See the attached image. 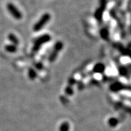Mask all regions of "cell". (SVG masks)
<instances>
[{"mask_svg":"<svg viewBox=\"0 0 131 131\" xmlns=\"http://www.w3.org/2000/svg\"><path fill=\"white\" fill-rule=\"evenodd\" d=\"M51 40V37L49 34H45L40 36L35 41L34 46L32 47V51L34 52H37L42 47V46L45 45L46 42L50 41Z\"/></svg>","mask_w":131,"mask_h":131,"instance_id":"6da1fadb","label":"cell"},{"mask_svg":"<svg viewBox=\"0 0 131 131\" xmlns=\"http://www.w3.org/2000/svg\"><path fill=\"white\" fill-rule=\"evenodd\" d=\"M51 16L49 13H45L41 16L38 21L35 24L33 27V30L35 32H39L46 25L47 23L50 20Z\"/></svg>","mask_w":131,"mask_h":131,"instance_id":"7a4b0ae2","label":"cell"},{"mask_svg":"<svg viewBox=\"0 0 131 131\" xmlns=\"http://www.w3.org/2000/svg\"><path fill=\"white\" fill-rule=\"evenodd\" d=\"M63 47V44L61 41H57L54 45L53 50L49 56V61L50 62H53L56 60L59 53L61 51Z\"/></svg>","mask_w":131,"mask_h":131,"instance_id":"3957f363","label":"cell"},{"mask_svg":"<svg viewBox=\"0 0 131 131\" xmlns=\"http://www.w3.org/2000/svg\"><path fill=\"white\" fill-rule=\"evenodd\" d=\"M7 9L11 15L16 19L19 20L23 18L22 13L21 12L20 10H19V9L13 3H8L7 4Z\"/></svg>","mask_w":131,"mask_h":131,"instance_id":"277c9868","label":"cell"},{"mask_svg":"<svg viewBox=\"0 0 131 131\" xmlns=\"http://www.w3.org/2000/svg\"><path fill=\"white\" fill-rule=\"evenodd\" d=\"M106 4H107V1L106 0H100V6L96 9L95 12V17L96 20L101 21L103 18V15L105 10Z\"/></svg>","mask_w":131,"mask_h":131,"instance_id":"5b68a950","label":"cell"},{"mask_svg":"<svg viewBox=\"0 0 131 131\" xmlns=\"http://www.w3.org/2000/svg\"><path fill=\"white\" fill-rule=\"evenodd\" d=\"M104 70H105V66L101 63L96 64L94 67V69H93L94 72L98 73H103Z\"/></svg>","mask_w":131,"mask_h":131,"instance_id":"8992f818","label":"cell"},{"mask_svg":"<svg viewBox=\"0 0 131 131\" xmlns=\"http://www.w3.org/2000/svg\"><path fill=\"white\" fill-rule=\"evenodd\" d=\"M100 37L103 40H108L109 38V32L107 28L106 27H104L101 29L100 32Z\"/></svg>","mask_w":131,"mask_h":131,"instance_id":"52a82bcc","label":"cell"},{"mask_svg":"<svg viewBox=\"0 0 131 131\" xmlns=\"http://www.w3.org/2000/svg\"><path fill=\"white\" fill-rule=\"evenodd\" d=\"M8 39L15 46L18 45L19 44L18 38L14 34H9L8 35Z\"/></svg>","mask_w":131,"mask_h":131,"instance_id":"ba28073f","label":"cell"},{"mask_svg":"<svg viewBox=\"0 0 131 131\" xmlns=\"http://www.w3.org/2000/svg\"><path fill=\"white\" fill-rule=\"evenodd\" d=\"M5 50L8 52H10V53H14V52L17 51V47H16V46L14 45H6L5 46Z\"/></svg>","mask_w":131,"mask_h":131,"instance_id":"9c48e42d","label":"cell"},{"mask_svg":"<svg viewBox=\"0 0 131 131\" xmlns=\"http://www.w3.org/2000/svg\"><path fill=\"white\" fill-rule=\"evenodd\" d=\"M28 75L30 79L34 80L36 78V77H37V72L33 69H30L28 72Z\"/></svg>","mask_w":131,"mask_h":131,"instance_id":"30bf717a","label":"cell"},{"mask_svg":"<svg viewBox=\"0 0 131 131\" xmlns=\"http://www.w3.org/2000/svg\"><path fill=\"white\" fill-rule=\"evenodd\" d=\"M69 129V125L68 123H64L62 124L60 127V130L61 131H68Z\"/></svg>","mask_w":131,"mask_h":131,"instance_id":"8fae6325","label":"cell"},{"mask_svg":"<svg viewBox=\"0 0 131 131\" xmlns=\"http://www.w3.org/2000/svg\"><path fill=\"white\" fill-rule=\"evenodd\" d=\"M109 124H110L111 126H115L116 124H117L118 120L117 119L112 118H111L110 119H109Z\"/></svg>","mask_w":131,"mask_h":131,"instance_id":"7c38bea8","label":"cell"}]
</instances>
